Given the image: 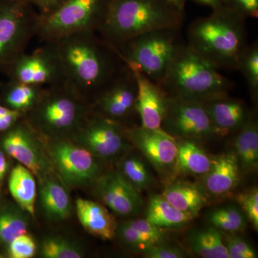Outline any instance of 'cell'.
Listing matches in <instances>:
<instances>
[{
    "mask_svg": "<svg viewBox=\"0 0 258 258\" xmlns=\"http://www.w3.org/2000/svg\"><path fill=\"white\" fill-rule=\"evenodd\" d=\"M159 86L169 98L205 102L228 93L233 83L189 45L176 50Z\"/></svg>",
    "mask_w": 258,
    "mask_h": 258,
    "instance_id": "cell-4",
    "label": "cell"
},
{
    "mask_svg": "<svg viewBox=\"0 0 258 258\" xmlns=\"http://www.w3.org/2000/svg\"><path fill=\"white\" fill-rule=\"evenodd\" d=\"M10 80L46 88L64 83L60 60L50 44L18 56L5 69Z\"/></svg>",
    "mask_w": 258,
    "mask_h": 258,
    "instance_id": "cell-13",
    "label": "cell"
},
{
    "mask_svg": "<svg viewBox=\"0 0 258 258\" xmlns=\"http://www.w3.org/2000/svg\"><path fill=\"white\" fill-rule=\"evenodd\" d=\"M184 10L167 0H108L98 32L114 47L145 32L181 28Z\"/></svg>",
    "mask_w": 258,
    "mask_h": 258,
    "instance_id": "cell-3",
    "label": "cell"
},
{
    "mask_svg": "<svg viewBox=\"0 0 258 258\" xmlns=\"http://www.w3.org/2000/svg\"><path fill=\"white\" fill-rule=\"evenodd\" d=\"M176 152L174 172L204 176L210 170L212 158L199 146L195 139H176Z\"/></svg>",
    "mask_w": 258,
    "mask_h": 258,
    "instance_id": "cell-23",
    "label": "cell"
},
{
    "mask_svg": "<svg viewBox=\"0 0 258 258\" xmlns=\"http://www.w3.org/2000/svg\"><path fill=\"white\" fill-rule=\"evenodd\" d=\"M161 195L174 208L195 216L208 204L206 192L203 188L187 181L169 183Z\"/></svg>",
    "mask_w": 258,
    "mask_h": 258,
    "instance_id": "cell-22",
    "label": "cell"
},
{
    "mask_svg": "<svg viewBox=\"0 0 258 258\" xmlns=\"http://www.w3.org/2000/svg\"><path fill=\"white\" fill-rule=\"evenodd\" d=\"M192 1L203 6L209 7L212 10L216 9L222 5V0H192Z\"/></svg>",
    "mask_w": 258,
    "mask_h": 258,
    "instance_id": "cell-42",
    "label": "cell"
},
{
    "mask_svg": "<svg viewBox=\"0 0 258 258\" xmlns=\"http://www.w3.org/2000/svg\"><path fill=\"white\" fill-rule=\"evenodd\" d=\"M116 235L123 244L130 248L143 252L144 249L153 244L163 242L157 237L136 230L126 222H120L117 225Z\"/></svg>",
    "mask_w": 258,
    "mask_h": 258,
    "instance_id": "cell-34",
    "label": "cell"
},
{
    "mask_svg": "<svg viewBox=\"0 0 258 258\" xmlns=\"http://www.w3.org/2000/svg\"><path fill=\"white\" fill-rule=\"evenodd\" d=\"M7 248L10 257L30 258L35 255L37 246L32 237L26 233L15 238Z\"/></svg>",
    "mask_w": 258,
    "mask_h": 258,
    "instance_id": "cell-37",
    "label": "cell"
},
{
    "mask_svg": "<svg viewBox=\"0 0 258 258\" xmlns=\"http://www.w3.org/2000/svg\"><path fill=\"white\" fill-rule=\"evenodd\" d=\"M128 135L134 145L158 172L163 175L174 172L177 152L174 137L161 128L149 129L142 125L131 129Z\"/></svg>",
    "mask_w": 258,
    "mask_h": 258,
    "instance_id": "cell-16",
    "label": "cell"
},
{
    "mask_svg": "<svg viewBox=\"0 0 258 258\" xmlns=\"http://www.w3.org/2000/svg\"><path fill=\"white\" fill-rule=\"evenodd\" d=\"M37 18L27 0H0V69L25 52L36 36Z\"/></svg>",
    "mask_w": 258,
    "mask_h": 258,
    "instance_id": "cell-8",
    "label": "cell"
},
{
    "mask_svg": "<svg viewBox=\"0 0 258 258\" xmlns=\"http://www.w3.org/2000/svg\"><path fill=\"white\" fill-rule=\"evenodd\" d=\"M191 250L203 258H230L222 232L215 227L191 230L187 237Z\"/></svg>",
    "mask_w": 258,
    "mask_h": 258,
    "instance_id": "cell-28",
    "label": "cell"
},
{
    "mask_svg": "<svg viewBox=\"0 0 258 258\" xmlns=\"http://www.w3.org/2000/svg\"><path fill=\"white\" fill-rule=\"evenodd\" d=\"M234 140L235 154L240 168L247 172H254L258 168V126L253 117L238 129Z\"/></svg>",
    "mask_w": 258,
    "mask_h": 258,
    "instance_id": "cell-27",
    "label": "cell"
},
{
    "mask_svg": "<svg viewBox=\"0 0 258 258\" xmlns=\"http://www.w3.org/2000/svg\"><path fill=\"white\" fill-rule=\"evenodd\" d=\"M10 194L24 211L35 215L37 198L35 176L25 166L19 164L10 172L8 180Z\"/></svg>",
    "mask_w": 258,
    "mask_h": 258,
    "instance_id": "cell-25",
    "label": "cell"
},
{
    "mask_svg": "<svg viewBox=\"0 0 258 258\" xmlns=\"http://www.w3.org/2000/svg\"><path fill=\"white\" fill-rule=\"evenodd\" d=\"M38 134L27 120H20L0 134V148L40 181L52 174L53 167Z\"/></svg>",
    "mask_w": 258,
    "mask_h": 258,
    "instance_id": "cell-10",
    "label": "cell"
},
{
    "mask_svg": "<svg viewBox=\"0 0 258 258\" xmlns=\"http://www.w3.org/2000/svg\"><path fill=\"white\" fill-rule=\"evenodd\" d=\"M76 212L81 225L91 235L103 240H113L116 236L118 223L103 204L79 199Z\"/></svg>",
    "mask_w": 258,
    "mask_h": 258,
    "instance_id": "cell-20",
    "label": "cell"
},
{
    "mask_svg": "<svg viewBox=\"0 0 258 258\" xmlns=\"http://www.w3.org/2000/svg\"><path fill=\"white\" fill-rule=\"evenodd\" d=\"M137 97L135 75L125 64L111 82L97 95L90 108L93 113L120 123V120L136 111Z\"/></svg>",
    "mask_w": 258,
    "mask_h": 258,
    "instance_id": "cell-14",
    "label": "cell"
},
{
    "mask_svg": "<svg viewBox=\"0 0 258 258\" xmlns=\"http://www.w3.org/2000/svg\"><path fill=\"white\" fill-rule=\"evenodd\" d=\"M47 43L60 60L64 83L89 104L125 66L116 49L96 32L74 34Z\"/></svg>",
    "mask_w": 258,
    "mask_h": 258,
    "instance_id": "cell-1",
    "label": "cell"
},
{
    "mask_svg": "<svg viewBox=\"0 0 258 258\" xmlns=\"http://www.w3.org/2000/svg\"><path fill=\"white\" fill-rule=\"evenodd\" d=\"M90 104L66 83L44 88L27 121L50 139H70L91 114Z\"/></svg>",
    "mask_w": 258,
    "mask_h": 258,
    "instance_id": "cell-5",
    "label": "cell"
},
{
    "mask_svg": "<svg viewBox=\"0 0 258 258\" xmlns=\"http://www.w3.org/2000/svg\"><path fill=\"white\" fill-rule=\"evenodd\" d=\"M222 5L244 18H257L258 0H222Z\"/></svg>",
    "mask_w": 258,
    "mask_h": 258,
    "instance_id": "cell-39",
    "label": "cell"
},
{
    "mask_svg": "<svg viewBox=\"0 0 258 258\" xmlns=\"http://www.w3.org/2000/svg\"><path fill=\"white\" fill-rule=\"evenodd\" d=\"M40 204L44 215L51 221L66 220L74 210L64 184L52 174L40 181Z\"/></svg>",
    "mask_w": 258,
    "mask_h": 258,
    "instance_id": "cell-21",
    "label": "cell"
},
{
    "mask_svg": "<svg viewBox=\"0 0 258 258\" xmlns=\"http://www.w3.org/2000/svg\"><path fill=\"white\" fill-rule=\"evenodd\" d=\"M203 176V189L213 196L227 195L240 181V165L235 152L212 158L210 170Z\"/></svg>",
    "mask_w": 258,
    "mask_h": 258,
    "instance_id": "cell-18",
    "label": "cell"
},
{
    "mask_svg": "<svg viewBox=\"0 0 258 258\" xmlns=\"http://www.w3.org/2000/svg\"><path fill=\"white\" fill-rule=\"evenodd\" d=\"M179 30L165 28L145 32L115 48L127 67L159 83L181 45Z\"/></svg>",
    "mask_w": 258,
    "mask_h": 258,
    "instance_id": "cell-6",
    "label": "cell"
},
{
    "mask_svg": "<svg viewBox=\"0 0 258 258\" xmlns=\"http://www.w3.org/2000/svg\"><path fill=\"white\" fill-rule=\"evenodd\" d=\"M209 222L222 232L234 233L244 230L247 220L240 208L229 205L213 210L209 215Z\"/></svg>",
    "mask_w": 258,
    "mask_h": 258,
    "instance_id": "cell-31",
    "label": "cell"
},
{
    "mask_svg": "<svg viewBox=\"0 0 258 258\" xmlns=\"http://www.w3.org/2000/svg\"><path fill=\"white\" fill-rule=\"evenodd\" d=\"M145 215L146 220L163 230L181 228L196 217L174 208L161 195L150 197Z\"/></svg>",
    "mask_w": 258,
    "mask_h": 258,
    "instance_id": "cell-24",
    "label": "cell"
},
{
    "mask_svg": "<svg viewBox=\"0 0 258 258\" xmlns=\"http://www.w3.org/2000/svg\"><path fill=\"white\" fill-rule=\"evenodd\" d=\"M7 154L0 148V181L5 179L9 170V162L7 159Z\"/></svg>",
    "mask_w": 258,
    "mask_h": 258,
    "instance_id": "cell-41",
    "label": "cell"
},
{
    "mask_svg": "<svg viewBox=\"0 0 258 258\" xmlns=\"http://www.w3.org/2000/svg\"><path fill=\"white\" fill-rule=\"evenodd\" d=\"M108 0H64L48 14L38 15L36 36L45 43L74 34L98 32Z\"/></svg>",
    "mask_w": 258,
    "mask_h": 258,
    "instance_id": "cell-7",
    "label": "cell"
},
{
    "mask_svg": "<svg viewBox=\"0 0 258 258\" xmlns=\"http://www.w3.org/2000/svg\"><path fill=\"white\" fill-rule=\"evenodd\" d=\"M144 257L147 258H184L187 253L182 247L175 244H168L166 240L153 244L144 249Z\"/></svg>",
    "mask_w": 258,
    "mask_h": 258,
    "instance_id": "cell-38",
    "label": "cell"
},
{
    "mask_svg": "<svg viewBox=\"0 0 258 258\" xmlns=\"http://www.w3.org/2000/svg\"><path fill=\"white\" fill-rule=\"evenodd\" d=\"M134 73L137 83L136 111L140 117L141 125L149 129L161 128L169 98L159 84L145 75L137 71Z\"/></svg>",
    "mask_w": 258,
    "mask_h": 258,
    "instance_id": "cell-17",
    "label": "cell"
},
{
    "mask_svg": "<svg viewBox=\"0 0 258 258\" xmlns=\"http://www.w3.org/2000/svg\"><path fill=\"white\" fill-rule=\"evenodd\" d=\"M44 88L10 79L2 88L1 104L26 115L36 104Z\"/></svg>",
    "mask_w": 258,
    "mask_h": 258,
    "instance_id": "cell-26",
    "label": "cell"
},
{
    "mask_svg": "<svg viewBox=\"0 0 258 258\" xmlns=\"http://www.w3.org/2000/svg\"><path fill=\"white\" fill-rule=\"evenodd\" d=\"M230 258H256L257 254L252 246L242 237L222 233Z\"/></svg>",
    "mask_w": 258,
    "mask_h": 258,
    "instance_id": "cell-36",
    "label": "cell"
},
{
    "mask_svg": "<svg viewBox=\"0 0 258 258\" xmlns=\"http://www.w3.org/2000/svg\"><path fill=\"white\" fill-rule=\"evenodd\" d=\"M27 212L17 204L6 202L0 206V247H8L18 236L26 234L28 228Z\"/></svg>",
    "mask_w": 258,
    "mask_h": 258,
    "instance_id": "cell-29",
    "label": "cell"
},
{
    "mask_svg": "<svg viewBox=\"0 0 258 258\" xmlns=\"http://www.w3.org/2000/svg\"><path fill=\"white\" fill-rule=\"evenodd\" d=\"M94 186L96 198L117 216H133L143 207L140 191L118 170L101 174Z\"/></svg>",
    "mask_w": 258,
    "mask_h": 258,
    "instance_id": "cell-15",
    "label": "cell"
},
{
    "mask_svg": "<svg viewBox=\"0 0 258 258\" xmlns=\"http://www.w3.org/2000/svg\"><path fill=\"white\" fill-rule=\"evenodd\" d=\"M40 255L45 258H81L83 251L73 241L60 236H49L42 240Z\"/></svg>",
    "mask_w": 258,
    "mask_h": 258,
    "instance_id": "cell-32",
    "label": "cell"
},
{
    "mask_svg": "<svg viewBox=\"0 0 258 258\" xmlns=\"http://www.w3.org/2000/svg\"><path fill=\"white\" fill-rule=\"evenodd\" d=\"M237 71L243 74L246 82L248 85L249 91L254 98L258 94V45L254 42L248 45L241 57Z\"/></svg>",
    "mask_w": 258,
    "mask_h": 258,
    "instance_id": "cell-33",
    "label": "cell"
},
{
    "mask_svg": "<svg viewBox=\"0 0 258 258\" xmlns=\"http://www.w3.org/2000/svg\"><path fill=\"white\" fill-rule=\"evenodd\" d=\"M118 171L140 192L152 187L154 184L152 173L143 159L137 154L125 156L120 161Z\"/></svg>",
    "mask_w": 258,
    "mask_h": 258,
    "instance_id": "cell-30",
    "label": "cell"
},
{
    "mask_svg": "<svg viewBox=\"0 0 258 258\" xmlns=\"http://www.w3.org/2000/svg\"><path fill=\"white\" fill-rule=\"evenodd\" d=\"M245 20L222 5L190 25L187 45L217 69L237 71L248 47Z\"/></svg>",
    "mask_w": 258,
    "mask_h": 258,
    "instance_id": "cell-2",
    "label": "cell"
},
{
    "mask_svg": "<svg viewBox=\"0 0 258 258\" xmlns=\"http://www.w3.org/2000/svg\"><path fill=\"white\" fill-rule=\"evenodd\" d=\"M237 203L243 212L247 221L258 230V190L257 187L247 190L237 195Z\"/></svg>",
    "mask_w": 258,
    "mask_h": 258,
    "instance_id": "cell-35",
    "label": "cell"
},
{
    "mask_svg": "<svg viewBox=\"0 0 258 258\" xmlns=\"http://www.w3.org/2000/svg\"><path fill=\"white\" fill-rule=\"evenodd\" d=\"M47 150L52 167L64 186L94 184L102 174L99 159L70 139H49Z\"/></svg>",
    "mask_w": 258,
    "mask_h": 258,
    "instance_id": "cell-9",
    "label": "cell"
},
{
    "mask_svg": "<svg viewBox=\"0 0 258 258\" xmlns=\"http://www.w3.org/2000/svg\"><path fill=\"white\" fill-rule=\"evenodd\" d=\"M203 104L222 136L238 130L251 116L243 102L230 98L227 93L214 97Z\"/></svg>",
    "mask_w": 258,
    "mask_h": 258,
    "instance_id": "cell-19",
    "label": "cell"
},
{
    "mask_svg": "<svg viewBox=\"0 0 258 258\" xmlns=\"http://www.w3.org/2000/svg\"><path fill=\"white\" fill-rule=\"evenodd\" d=\"M161 128L175 139L199 140L222 136L203 102L184 98H169Z\"/></svg>",
    "mask_w": 258,
    "mask_h": 258,
    "instance_id": "cell-11",
    "label": "cell"
},
{
    "mask_svg": "<svg viewBox=\"0 0 258 258\" xmlns=\"http://www.w3.org/2000/svg\"><path fill=\"white\" fill-rule=\"evenodd\" d=\"M167 1L170 2L172 4L176 5V6L178 7L180 9L184 10L185 1H186V0H167Z\"/></svg>",
    "mask_w": 258,
    "mask_h": 258,
    "instance_id": "cell-43",
    "label": "cell"
},
{
    "mask_svg": "<svg viewBox=\"0 0 258 258\" xmlns=\"http://www.w3.org/2000/svg\"><path fill=\"white\" fill-rule=\"evenodd\" d=\"M70 139L103 160L118 157L128 149L120 123L92 112Z\"/></svg>",
    "mask_w": 258,
    "mask_h": 258,
    "instance_id": "cell-12",
    "label": "cell"
},
{
    "mask_svg": "<svg viewBox=\"0 0 258 258\" xmlns=\"http://www.w3.org/2000/svg\"><path fill=\"white\" fill-rule=\"evenodd\" d=\"M32 5L37 7L41 15L48 14L55 10L64 0H27Z\"/></svg>",
    "mask_w": 258,
    "mask_h": 258,
    "instance_id": "cell-40",
    "label": "cell"
}]
</instances>
